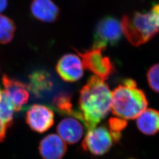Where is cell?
I'll return each instance as SVG.
<instances>
[{"label": "cell", "instance_id": "14", "mask_svg": "<svg viewBox=\"0 0 159 159\" xmlns=\"http://www.w3.org/2000/svg\"><path fill=\"white\" fill-rule=\"evenodd\" d=\"M29 90L36 96L39 97L43 94L50 91L53 87L51 77L45 70H40L33 72L30 76Z\"/></svg>", "mask_w": 159, "mask_h": 159}, {"label": "cell", "instance_id": "13", "mask_svg": "<svg viewBox=\"0 0 159 159\" xmlns=\"http://www.w3.org/2000/svg\"><path fill=\"white\" fill-rule=\"evenodd\" d=\"M139 130L146 135H154L159 131V111L148 108L143 111L137 119Z\"/></svg>", "mask_w": 159, "mask_h": 159}, {"label": "cell", "instance_id": "16", "mask_svg": "<svg viewBox=\"0 0 159 159\" xmlns=\"http://www.w3.org/2000/svg\"><path fill=\"white\" fill-rule=\"evenodd\" d=\"M16 30V24L10 18L0 15V44L9 43L12 40Z\"/></svg>", "mask_w": 159, "mask_h": 159}, {"label": "cell", "instance_id": "5", "mask_svg": "<svg viewBox=\"0 0 159 159\" xmlns=\"http://www.w3.org/2000/svg\"><path fill=\"white\" fill-rule=\"evenodd\" d=\"M121 23L114 17H104L97 25L92 47L105 50L108 46L117 45L122 37Z\"/></svg>", "mask_w": 159, "mask_h": 159}, {"label": "cell", "instance_id": "4", "mask_svg": "<svg viewBox=\"0 0 159 159\" xmlns=\"http://www.w3.org/2000/svg\"><path fill=\"white\" fill-rule=\"evenodd\" d=\"M104 50L94 47L83 52L75 50L82 58L83 68L96 74L97 77L103 81L108 79L114 73L116 69L111 60L102 54Z\"/></svg>", "mask_w": 159, "mask_h": 159}, {"label": "cell", "instance_id": "20", "mask_svg": "<svg viewBox=\"0 0 159 159\" xmlns=\"http://www.w3.org/2000/svg\"><path fill=\"white\" fill-rule=\"evenodd\" d=\"M150 12L156 27L159 30V4L154 6Z\"/></svg>", "mask_w": 159, "mask_h": 159}, {"label": "cell", "instance_id": "10", "mask_svg": "<svg viewBox=\"0 0 159 159\" xmlns=\"http://www.w3.org/2000/svg\"><path fill=\"white\" fill-rule=\"evenodd\" d=\"M39 152L43 159H61L67 152L66 143L58 135L51 134L40 143Z\"/></svg>", "mask_w": 159, "mask_h": 159}, {"label": "cell", "instance_id": "12", "mask_svg": "<svg viewBox=\"0 0 159 159\" xmlns=\"http://www.w3.org/2000/svg\"><path fill=\"white\" fill-rule=\"evenodd\" d=\"M31 12L37 20L46 23L55 22L60 15V9L52 0H33Z\"/></svg>", "mask_w": 159, "mask_h": 159}, {"label": "cell", "instance_id": "17", "mask_svg": "<svg viewBox=\"0 0 159 159\" xmlns=\"http://www.w3.org/2000/svg\"><path fill=\"white\" fill-rule=\"evenodd\" d=\"M127 126L126 120L117 117H111L108 120V130L114 143L119 142L121 137V131Z\"/></svg>", "mask_w": 159, "mask_h": 159}, {"label": "cell", "instance_id": "3", "mask_svg": "<svg viewBox=\"0 0 159 159\" xmlns=\"http://www.w3.org/2000/svg\"><path fill=\"white\" fill-rule=\"evenodd\" d=\"M120 23L126 39L131 44L136 47L152 40L159 31L150 12H136L125 15Z\"/></svg>", "mask_w": 159, "mask_h": 159}, {"label": "cell", "instance_id": "6", "mask_svg": "<svg viewBox=\"0 0 159 159\" xmlns=\"http://www.w3.org/2000/svg\"><path fill=\"white\" fill-rule=\"evenodd\" d=\"M113 143L108 129L105 126H100L87 131L81 146L85 151L96 156H102L108 152Z\"/></svg>", "mask_w": 159, "mask_h": 159}, {"label": "cell", "instance_id": "2", "mask_svg": "<svg viewBox=\"0 0 159 159\" xmlns=\"http://www.w3.org/2000/svg\"><path fill=\"white\" fill-rule=\"evenodd\" d=\"M122 83L111 93V111L121 119H134L147 107V97L134 80L126 79Z\"/></svg>", "mask_w": 159, "mask_h": 159}, {"label": "cell", "instance_id": "8", "mask_svg": "<svg viewBox=\"0 0 159 159\" xmlns=\"http://www.w3.org/2000/svg\"><path fill=\"white\" fill-rule=\"evenodd\" d=\"M83 68L79 57L74 54H67L60 58L56 69L57 74L64 81L74 83L83 77Z\"/></svg>", "mask_w": 159, "mask_h": 159}, {"label": "cell", "instance_id": "7", "mask_svg": "<svg viewBox=\"0 0 159 159\" xmlns=\"http://www.w3.org/2000/svg\"><path fill=\"white\" fill-rule=\"evenodd\" d=\"M54 117L51 109L44 105L35 104L27 111L26 122L33 130L43 133L53 125Z\"/></svg>", "mask_w": 159, "mask_h": 159}, {"label": "cell", "instance_id": "15", "mask_svg": "<svg viewBox=\"0 0 159 159\" xmlns=\"http://www.w3.org/2000/svg\"><path fill=\"white\" fill-rule=\"evenodd\" d=\"M51 105L53 109L61 116L73 117L82 122V118L79 110L73 108L72 96L70 93L61 92L58 93L54 97Z\"/></svg>", "mask_w": 159, "mask_h": 159}, {"label": "cell", "instance_id": "9", "mask_svg": "<svg viewBox=\"0 0 159 159\" xmlns=\"http://www.w3.org/2000/svg\"><path fill=\"white\" fill-rule=\"evenodd\" d=\"M2 83L4 87L3 90L12 102L14 110L20 111L29 101V86L6 74L2 77Z\"/></svg>", "mask_w": 159, "mask_h": 159}, {"label": "cell", "instance_id": "19", "mask_svg": "<svg viewBox=\"0 0 159 159\" xmlns=\"http://www.w3.org/2000/svg\"><path fill=\"white\" fill-rule=\"evenodd\" d=\"M11 125L1 118H0V143L2 142L5 138L8 129Z\"/></svg>", "mask_w": 159, "mask_h": 159}, {"label": "cell", "instance_id": "11", "mask_svg": "<svg viewBox=\"0 0 159 159\" xmlns=\"http://www.w3.org/2000/svg\"><path fill=\"white\" fill-rule=\"evenodd\" d=\"M80 121L76 118L69 117L62 120L58 123L57 133L64 142L73 144L81 139L84 134V127Z\"/></svg>", "mask_w": 159, "mask_h": 159}, {"label": "cell", "instance_id": "1", "mask_svg": "<svg viewBox=\"0 0 159 159\" xmlns=\"http://www.w3.org/2000/svg\"><path fill=\"white\" fill-rule=\"evenodd\" d=\"M79 110L87 131L95 128L111 110L112 94L108 85L91 76L80 91Z\"/></svg>", "mask_w": 159, "mask_h": 159}, {"label": "cell", "instance_id": "21", "mask_svg": "<svg viewBox=\"0 0 159 159\" xmlns=\"http://www.w3.org/2000/svg\"><path fill=\"white\" fill-rule=\"evenodd\" d=\"M7 0H0V12L4 11L7 7Z\"/></svg>", "mask_w": 159, "mask_h": 159}, {"label": "cell", "instance_id": "18", "mask_svg": "<svg viewBox=\"0 0 159 159\" xmlns=\"http://www.w3.org/2000/svg\"><path fill=\"white\" fill-rule=\"evenodd\" d=\"M148 84L154 92L159 93V63L152 66L147 73Z\"/></svg>", "mask_w": 159, "mask_h": 159}]
</instances>
